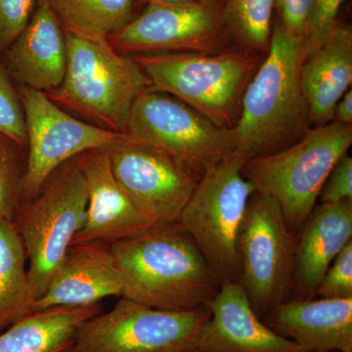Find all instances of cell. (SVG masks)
Instances as JSON below:
<instances>
[{
  "label": "cell",
  "mask_w": 352,
  "mask_h": 352,
  "mask_svg": "<svg viewBox=\"0 0 352 352\" xmlns=\"http://www.w3.org/2000/svg\"><path fill=\"white\" fill-rule=\"evenodd\" d=\"M133 302L170 311L207 305L221 283L200 248L179 224L152 227L110 245Z\"/></svg>",
  "instance_id": "cell-1"
},
{
  "label": "cell",
  "mask_w": 352,
  "mask_h": 352,
  "mask_svg": "<svg viewBox=\"0 0 352 352\" xmlns=\"http://www.w3.org/2000/svg\"><path fill=\"white\" fill-rule=\"evenodd\" d=\"M305 58L302 39L275 23L270 50L245 88L234 127L236 151L245 161L285 149L311 129L300 78Z\"/></svg>",
  "instance_id": "cell-2"
},
{
  "label": "cell",
  "mask_w": 352,
  "mask_h": 352,
  "mask_svg": "<svg viewBox=\"0 0 352 352\" xmlns=\"http://www.w3.org/2000/svg\"><path fill=\"white\" fill-rule=\"evenodd\" d=\"M66 38L63 82L46 94L89 124L126 132L134 101L151 88L149 78L133 56L118 52L109 41H92L67 32Z\"/></svg>",
  "instance_id": "cell-3"
},
{
  "label": "cell",
  "mask_w": 352,
  "mask_h": 352,
  "mask_svg": "<svg viewBox=\"0 0 352 352\" xmlns=\"http://www.w3.org/2000/svg\"><path fill=\"white\" fill-rule=\"evenodd\" d=\"M151 82V89L168 94L198 111L217 126L234 129L245 88L259 66L258 55L163 52L134 55Z\"/></svg>",
  "instance_id": "cell-4"
},
{
  "label": "cell",
  "mask_w": 352,
  "mask_h": 352,
  "mask_svg": "<svg viewBox=\"0 0 352 352\" xmlns=\"http://www.w3.org/2000/svg\"><path fill=\"white\" fill-rule=\"evenodd\" d=\"M352 144V124L311 127L285 149L254 157L241 173L256 192L276 201L292 232H298L317 206L324 183Z\"/></svg>",
  "instance_id": "cell-5"
},
{
  "label": "cell",
  "mask_w": 352,
  "mask_h": 352,
  "mask_svg": "<svg viewBox=\"0 0 352 352\" xmlns=\"http://www.w3.org/2000/svg\"><path fill=\"white\" fill-rule=\"evenodd\" d=\"M80 161L82 155L53 171L38 195L23 203L14 219L29 263L34 302L50 287L85 222L87 188Z\"/></svg>",
  "instance_id": "cell-6"
},
{
  "label": "cell",
  "mask_w": 352,
  "mask_h": 352,
  "mask_svg": "<svg viewBox=\"0 0 352 352\" xmlns=\"http://www.w3.org/2000/svg\"><path fill=\"white\" fill-rule=\"evenodd\" d=\"M245 162L235 150L206 171L178 221L200 248L221 284L238 283V236L248 204L256 192L241 173Z\"/></svg>",
  "instance_id": "cell-7"
},
{
  "label": "cell",
  "mask_w": 352,
  "mask_h": 352,
  "mask_svg": "<svg viewBox=\"0 0 352 352\" xmlns=\"http://www.w3.org/2000/svg\"><path fill=\"white\" fill-rule=\"evenodd\" d=\"M126 133L166 153L199 178L238 145L234 129L217 126L184 102L151 88L134 101Z\"/></svg>",
  "instance_id": "cell-8"
},
{
  "label": "cell",
  "mask_w": 352,
  "mask_h": 352,
  "mask_svg": "<svg viewBox=\"0 0 352 352\" xmlns=\"http://www.w3.org/2000/svg\"><path fill=\"white\" fill-rule=\"evenodd\" d=\"M295 248V235L276 201L256 192L238 236V283L261 320L291 298Z\"/></svg>",
  "instance_id": "cell-9"
},
{
  "label": "cell",
  "mask_w": 352,
  "mask_h": 352,
  "mask_svg": "<svg viewBox=\"0 0 352 352\" xmlns=\"http://www.w3.org/2000/svg\"><path fill=\"white\" fill-rule=\"evenodd\" d=\"M210 309H157L120 298L110 311L85 322L69 352H185L194 351Z\"/></svg>",
  "instance_id": "cell-10"
},
{
  "label": "cell",
  "mask_w": 352,
  "mask_h": 352,
  "mask_svg": "<svg viewBox=\"0 0 352 352\" xmlns=\"http://www.w3.org/2000/svg\"><path fill=\"white\" fill-rule=\"evenodd\" d=\"M27 131V164L22 204L38 195L59 166L91 150L108 148L129 138L76 119L38 90L18 87Z\"/></svg>",
  "instance_id": "cell-11"
},
{
  "label": "cell",
  "mask_w": 352,
  "mask_h": 352,
  "mask_svg": "<svg viewBox=\"0 0 352 352\" xmlns=\"http://www.w3.org/2000/svg\"><path fill=\"white\" fill-rule=\"evenodd\" d=\"M109 43L122 54L221 53L231 43L217 0L185 4L150 3Z\"/></svg>",
  "instance_id": "cell-12"
},
{
  "label": "cell",
  "mask_w": 352,
  "mask_h": 352,
  "mask_svg": "<svg viewBox=\"0 0 352 352\" xmlns=\"http://www.w3.org/2000/svg\"><path fill=\"white\" fill-rule=\"evenodd\" d=\"M107 149L116 179L148 223L177 224L200 178L166 153L129 135Z\"/></svg>",
  "instance_id": "cell-13"
},
{
  "label": "cell",
  "mask_w": 352,
  "mask_h": 352,
  "mask_svg": "<svg viewBox=\"0 0 352 352\" xmlns=\"http://www.w3.org/2000/svg\"><path fill=\"white\" fill-rule=\"evenodd\" d=\"M196 352H311L278 335L256 315L237 282H224L208 303Z\"/></svg>",
  "instance_id": "cell-14"
},
{
  "label": "cell",
  "mask_w": 352,
  "mask_h": 352,
  "mask_svg": "<svg viewBox=\"0 0 352 352\" xmlns=\"http://www.w3.org/2000/svg\"><path fill=\"white\" fill-rule=\"evenodd\" d=\"M80 164L87 183V207L73 245H111L152 228L116 179L107 148L85 153Z\"/></svg>",
  "instance_id": "cell-15"
},
{
  "label": "cell",
  "mask_w": 352,
  "mask_h": 352,
  "mask_svg": "<svg viewBox=\"0 0 352 352\" xmlns=\"http://www.w3.org/2000/svg\"><path fill=\"white\" fill-rule=\"evenodd\" d=\"M124 281L110 245H72L32 312L59 307H87L110 296L122 298Z\"/></svg>",
  "instance_id": "cell-16"
},
{
  "label": "cell",
  "mask_w": 352,
  "mask_h": 352,
  "mask_svg": "<svg viewBox=\"0 0 352 352\" xmlns=\"http://www.w3.org/2000/svg\"><path fill=\"white\" fill-rule=\"evenodd\" d=\"M0 61L19 87L50 94L61 85L67 68L66 32L45 4L38 2L29 24Z\"/></svg>",
  "instance_id": "cell-17"
},
{
  "label": "cell",
  "mask_w": 352,
  "mask_h": 352,
  "mask_svg": "<svg viewBox=\"0 0 352 352\" xmlns=\"http://www.w3.org/2000/svg\"><path fill=\"white\" fill-rule=\"evenodd\" d=\"M263 321L308 351L352 352V298H291Z\"/></svg>",
  "instance_id": "cell-18"
},
{
  "label": "cell",
  "mask_w": 352,
  "mask_h": 352,
  "mask_svg": "<svg viewBox=\"0 0 352 352\" xmlns=\"http://www.w3.org/2000/svg\"><path fill=\"white\" fill-rule=\"evenodd\" d=\"M298 232L293 295L314 298L329 266L352 240V201L316 206Z\"/></svg>",
  "instance_id": "cell-19"
},
{
  "label": "cell",
  "mask_w": 352,
  "mask_h": 352,
  "mask_svg": "<svg viewBox=\"0 0 352 352\" xmlns=\"http://www.w3.org/2000/svg\"><path fill=\"white\" fill-rule=\"evenodd\" d=\"M300 78L311 127L333 122L337 104L352 82L351 25L338 24L325 43L305 58Z\"/></svg>",
  "instance_id": "cell-20"
},
{
  "label": "cell",
  "mask_w": 352,
  "mask_h": 352,
  "mask_svg": "<svg viewBox=\"0 0 352 352\" xmlns=\"http://www.w3.org/2000/svg\"><path fill=\"white\" fill-rule=\"evenodd\" d=\"M101 311L100 302L32 312L0 333V352H69L80 327Z\"/></svg>",
  "instance_id": "cell-21"
},
{
  "label": "cell",
  "mask_w": 352,
  "mask_h": 352,
  "mask_svg": "<svg viewBox=\"0 0 352 352\" xmlns=\"http://www.w3.org/2000/svg\"><path fill=\"white\" fill-rule=\"evenodd\" d=\"M54 13L65 32L109 41L134 17L138 0H38Z\"/></svg>",
  "instance_id": "cell-22"
},
{
  "label": "cell",
  "mask_w": 352,
  "mask_h": 352,
  "mask_svg": "<svg viewBox=\"0 0 352 352\" xmlns=\"http://www.w3.org/2000/svg\"><path fill=\"white\" fill-rule=\"evenodd\" d=\"M27 263L13 221L0 219V333L31 314L34 300Z\"/></svg>",
  "instance_id": "cell-23"
},
{
  "label": "cell",
  "mask_w": 352,
  "mask_h": 352,
  "mask_svg": "<svg viewBox=\"0 0 352 352\" xmlns=\"http://www.w3.org/2000/svg\"><path fill=\"white\" fill-rule=\"evenodd\" d=\"M274 0H224V29L241 50L265 54L270 50Z\"/></svg>",
  "instance_id": "cell-24"
},
{
  "label": "cell",
  "mask_w": 352,
  "mask_h": 352,
  "mask_svg": "<svg viewBox=\"0 0 352 352\" xmlns=\"http://www.w3.org/2000/svg\"><path fill=\"white\" fill-rule=\"evenodd\" d=\"M27 147L0 131V219L14 221L22 205Z\"/></svg>",
  "instance_id": "cell-25"
},
{
  "label": "cell",
  "mask_w": 352,
  "mask_h": 352,
  "mask_svg": "<svg viewBox=\"0 0 352 352\" xmlns=\"http://www.w3.org/2000/svg\"><path fill=\"white\" fill-rule=\"evenodd\" d=\"M0 131L27 147L24 109L19 88L0 61Z\"/></svg>",
  "instance_id": "cell-26"
},
{
  "label": "cell",
  "mask_w": 352,
  "mask_h": 352,
  "mask_svg": "<svg viewBox=\"0 0 352 352\" xmlns=\"http://www.w3.org/2000/svg\"><path fill=\"white\" fill-rule=\"evenodd\" d=\"M315 296L328 300L352 298V240L329 266L317 286Z\"/></svg>",
  "instance_id": "cell-27"
},
{
  "label": "cell",
  "mask_w": 352,
  "mask_h": 352,
  "mask_svg": "<svg viewBox=\"0 0 352 352\" xmlns=\"http://www.w3.org/2000/svg\"><path fill=\"white\" fill-rule=\"evenodd\" d=\"M38 0H0V57L24 31Z\"/></svg>",
  "instance_id": "cell-28"
},
{
  "label": "cell",
  "mask_w": 352,
  "mask_h": 352,
  "mask_svg": "<svg viewBox=\"0 0 352 352\" xmlns=\"http://www.w3.org/2000/svg\"><path fill=\"white\" fill-rule=\"evenodd\" d=\"M318 199L321 204L352 201V157L347 153L331 170Z\"/></svg>",
  "instance_id": "cell-29"
},
{
  "label": "cell",
  "mask_w": 352,
  "mask_h": 352,
  "mask_svg": "<svg viewBox=\"0 0 352 352\" xmlns=\"http://www.w3.org/2000/svg\"><path fill=\"white\" fill-rule=\"evenodd\" d=\"M314 0H274L281 25L296 36L303 38L314 9Z\"/></svg>",
  "instance_id": "cell-30"
},
{
  "label": "cell",
  "mask_w": 352,
  "mask_h": 352,
  "mask_svg": "<svg viewBox=\"0 0 352 352\" xmlns=\"http://www.w3.org/2000/svg\"><path fill=\"white\" fill-rule=\"evenodd\" d=\"M333 122H340L342 124H352V91L347 90L344 96L340 98L335 110Z\"/></svg>",
  "instance_id": "cell-31"
},
{
  "label": "cell",
  "mask_w": 352,
  "mask_h": 352,
  "mask_svg": "<svg viewBox=\"0 0 352 352\" xmlns=\"http://www.w3.org/2000/svg\"><path fill=\"white\" fill-rule=\"evenodd\" d=\"M201 1V0H138L140 3L147 4L150 3H161V4H185L192 3V2Z\"/></svg>",
  "instance_id": "cell-32"
},
{
  "label": "cell",
  "mask_w": 352,
  "mask_h": 352,
  "mask_svg": "<svg viewBox=\"0 0 352 352\" xmlns=\"http://www.w3.org/2000/svg\"><path fill=\"white\" fill-rule=\"evenodd\" d=\"M185 352H196L195 351H185Z\"/></svg>",
  "instance_id": "cell-33"
},
{
  "label": "cell",
  "mask_w": 352,
  "mask_h": 352,
  "mask_svg": "<svg viewBox=\"0 0 352 352\" xmlns=\"http://www.w3.org/2000/svg\"><path fill=\"white\" fill-rule=\"evenodd\" d=\"M311 352H315V351H311Z\"/></svg>",
  "instance_id": "cell-34"
}]
</instances>
